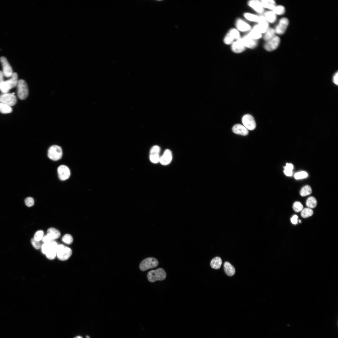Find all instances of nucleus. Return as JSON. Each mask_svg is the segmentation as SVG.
Listing matches in <instances>:
<instances>
[{
    "instance_id": "nucleus-1",
    "label": "nucleus",
    "mask_w": 338,
    "mask_h": 338,
    "mask_svg": "<svg viewBox=\"0 0 338 338\" xmlns=\"http://www.w3.org/2000/svg\"><path fill=\"white\" fill-rule=\"evenodd\" d=\"M147 277L150 282L154 283L157 281L164 280L166 278V274L163 269L159 268L149 272Z\"/></svg>"
},
{
    "instance_id": "nucleus-2",
    "label": "nucleus",
    "mask_w": 338,
    "mask_h": 338,
    "mask_svg": "<svg viewBox=\"0 0 338 338\" xmlns=\"http://www.w3.org/2000/svg\"><path fill=\"white\" fill-rule=\"evenodd\" d=\"M18 75L16 73H13L11 78L4 81L0 88V90L4 93H8L12 88L17 85L18 81Z\"/></svg>"
},
{
    "instance_id": "nucleus-3",
    "label": "nucleus",
    "mask_w": 338,
    "mask_h": 338,
    "mask_svg": "<svg viewBox=\"0 0 338 338\" xmlns=\"http://www.w3.org/2000/svg\"><path fill=\"white\" fill-rule=\"evenodd\" d=\"M72 254V249L63 245H58L56 250V256L58 259L62 261L69 259Z\"/></svg>"
},
{
    "instance_id": "nucleus-4",
    "label": "nucleus",
    "mask_w": 338,
    "mask_h": 338,
    "mask_svg": "<svg viewBox=\"0 0 338 338\" xmlns=\"http://www.w3.org/2000/svg\"><path fill=\"white\" fill-rule=\"evenodd\" d=\"M62 149L59 146H52L48 150V157L52 160L57 161L60 159L62 158Z\"/></svg>"
},
{
    "instance_id": "nucleus-5",
    "label": "nucleus",
    "mask_w": 338,
    "mask_h": 338,
    "mask_svg": "<svg viewBox=\"0 0 338 338\" xmlns=\"http://www.w3.org/2000/svg\"><path fill=\"white\" fill-rule=\"evenodd\" d=\"M159 264L158 260L153 257L148 258L143 260L140 265V269L145 271L148 269L156 267Z\"/></svg>"
},
{
    "instance_id": "nucleus-6",
    "label": "nucleus",
    "mask_w": 338,
    "mask_h": 338,
    "mask_svg": "<svg viewBox=\"0 0 338 338\" xmlns=\"http://www.w3.org/2000/svg\"><path fill=\"white\" fill-rule=\"evenodd\" d=\"M17 86L19 98L23 100L26 99L29 95V90L26 83L24 80H20L18 81Z\"/></svg>"
},
{
    "instance_id": "nucleus-7",
    "label": "nucleus",
    "mask_w": 338,
    "mask_h": 338,
    "mask_svg": "<svg viewBox=\"0 0 338 338\" xmlns=\"http://www.w3.org/2000/svg\"><path fill=\"white\" fill-rule=\"evenodd\" d=\"M17 102V99L15 93H4L0 96V102L10 106L15 105Z\"/></svg>"
},
{
    "instance_id": "nucleus-8",
    "label": "nucleus",
    "mask_w": 338,
    "mask_h": 338,
    "mask_svg": "<svg viewBox=\"0 0 338 338\" xmlns=\"http://www.w3.org/2000/svg\"><path fill=\"white\" fill-rule=\"evenodd\" d=\"M259 24L255 26L253 30L259 33H264L268 29L269 22L264 16L259 17Z\"/></svg>"
},
{
    "instance_id": "nucleus-9",
    "label": "nucleus",
    "mask_w": 338,
    "mask_h": 338,
    "mask_svg": "<svg viewBox=\"0 0 338 338\" xmlns=\"http://www.w3.org/2000/svg\"><path fill=\"white\" fill-rule=\"evenodd\" d=\"M242 122L248 130H253L256 127V123L254 117L249 114L244 115L242 118Z\"/></svg>"
},
{
    "instance_id": "nucleus-10",
    "label": "nucleus",
    "mask_w": 338,
    "mask_h": 338,
    "mask_svg": "<svg viewBox=\"0 0 338 338\" xmlns=\"http://www.w3.org/2000/svg\"><path fill=\"white\" fill-rule=\"evenodd\" d=\"M3 67L4 75L7 78L11 77L13 74L12 67L8 61L4 57L2 56L0 58Z\"/></svg>"
},
{
    "instance_id": "nucleus-11",
    "label": "nucleus",
    "mask_w": 338,
    "mask_h": 338,
    "mask_svg": "<svg viewBox=\"0 0 338 338\" xmlns=\"http://www.w3.org/2000/svg\"><path fill=\"white\" fill-rule=\"evenodd\" d=\"M280 42V38L277 36H275L272 39L267 41L264 45V48L266 50L271 51L276 50L279 46Z\"/></svg>"
},
{
    "instance_id": "nucleus-12",
    "label": "nucleus",
    "mask_w": 338,
    "mask_h": 338,
    "mask_svg": "<svg viewBox=\"0 0 338 338\" xmlns=\"http://www.w3.org/2000/svg\"><path fill=\"white\" fill-rule=\"evenodd\" d=\"M289 24V21L286 18H283L279 21L275 29L276 33L279 35H283L286 32Z\"/></svg>"
},
{
    "instance_id": "nucleus-13",
    "label": "nucleus",
    "mask_w": 338,
    "mask_h": 338,
    "mask_svg": "<svg viewBox=\"0 0 338 338\" xmlns=\"http://www.w3.org/2000/svg\"><path fill=\"white\" fill-rule=\"evenodd\" d=\"M58 176L61 180H65L69 179L71 175L69 168L64 165L60 166L57 169Z\"/></svg>"
},
{
    "instance_id": "nucleus-14",
    "label": "nucleus",
    "mask_w": 338,
    "mask_h": 338,
    "mask_svg": "<svg viewBox=\"0 0 338 338\" xmlns=\"http://www.w3.org/2000/svg\"><path fill=\"white\" fill-rule=\"evenodd\" d=\"M240 34L239 31L236 29L231 30L226 36L224 40V43L227 45L232 44L235 39H239Z\"/></svg>"
},
{
    "instance_id": "nucleus-15",
    "label": "nucleus",
    "mask_w": 338,
    "mask_h": 338,
    "mask_svg": "<svg viewBox=\"0 0 338 338\" xmlns=\"http://www.w3.org/2000/svg\"><path fill=\"white\" fill-rule=\"evenodd\" d=\"M58 245L54 241L50 243L49 249L45 254L46 257L49 259L52 260L56 256V250Z\"/></svg>"
},
{
    "instance_id": "nucleus-16",
    "label": "nucleus",
    "mask_w": 338,
    "mask_h": 338,
    "mask_svg": "<svg viewBox=\"0 0 338 338\" xmlns=\"http://www.w3.org/2000/svg\"><path fill=\"white\" fill-rule=\"evenodd\" d=\"M160 148L158 146H153L150 150V159L152 162L157 163L159 162Z\"/></svg>"
},
{
    "instance_id": "nucleus-17",
    "label": "nucleus",
    "mask_w": 338,
    "mask_h": 338,
    "mask_svg": "<svg viewBox=\"0 0 338 338\" xmlns=\"http://www.w3.org/2000/svg\"><path fill=\"white\" fill-rule=\"evenodd\" d=\"M172 159V154L171 151L169 150H166L163 155L160 157L159 162L163 165H167L171 161Z\"/></svg>"
},
{
    "instance_id": "nucleus-18",
    "label": "nucleus",
    "mask_w": 338,
    "mask_h": 338,
    "mask_svg": "<svg viewBox=\"0 0 338 338\" xmlns=\"http://www.w3.org/2000/svg\"><path fill=\"white\" fill-rule=\"evenodd\" d=\"M232 131L235 133L244 136L247 135L249 133L248 130L245 126L239 124L233 126Z\"/></svg>"
},
{
    "instance_id": "nucleus-19",
    "label": "nucleus",
    "mask_w": 338,
    "mask_h": 338,
    "mask_svg": "<svg viewBox=\"0 0 338 338\" xmlns=\"http://www.w3.org/2000/svg\"><path fill=\"white\" fill-rule=\"evenodd\" d=\"M245 49V46L243 44L241 39H239L237 41L232 43L231 49L232 50L236 53H240L243 52Z\"/></svg>"
},
{
    "instance_id": "nucleus-20",
    "label": "nucleus",
    "mask_w": 338,
    "mask_h": 338,
    "mask_svg": "<svg viewBox=\"0 0 338 338\" xmlns=\"http://www.w3.org/2000/svg\"><path fill=\"white\" fill-rule=\"evenodd\" d=\"M248 5L250 7L258 13H261L263 12V7L261 2L259 1H257V0L251 1L249 2Z\"/></svg>"
},
{
    "instance_id": "nucleus-21",
    "label": "nucleus",
    "mask_w": 338,
    "mask_h": 338,
    "mask_svg": "<svg viewBox=\"0 0 338 338\" xmlns=\"http://www.w3.org/2000/svg\"><path fill=\"white\" fill-rule=\"evenodd\" d=\"M241 39L245 47L253 48L255 47L257 45L256 41L249 37L247 35L245 36Z\"/></svg>"
},
{
    "instance_id": "nucleus-22",
    "label": "nucleus",
    "mask_w": 338,
    "mask_h": 338,
    "mask_svg": "<svg viewBox=\"0 0 338 338\" xmlns=\"http://www.w3.org/2000/svg\"><path fill=\"white\" fill-rule=\"evenodd\" d=\"M224 268L226 274L229 276H232L235 274L234 267L229 262H226L224 264Z\"/></svg>"
},
{
    "instance_id": "nucleus-23",
    "label": "nucleus",
    "mask_w": 338,
    "mask_h": 338,
    "mask_svg": "<svg viewBox=\"0 0 338 338\" xmlns=\"http://www.w3.org/2000/svg\"><path fill=\"white\" fill-rule=\"evenodd\" d=\"M237 29L240 31L244 32L249 30L250 27L247 23L241 20H238L236 23Z\"/></svg>"
},
{
    "instance_id": "nucleus-24",
    "label": "nucleus",
    "mask_w": 338,
    "mask_h": 338,
    "mask_svg": "<svg viewBox=\"0 0 338 338\" xmlns=\"http://www.w3.org/2000/svg\"><path fill=\"white\" fill-rule=\"evenodd\" d=\"M261 3L263 7L273 11L276 7V2L273 0H262Z\"/></svg>"
},
{
    "instance_id": "nucleus-25",
    "label": "nucleus",
    "mask_w": 338,
    "mask_h": 338,
    "mask_svg": "<svg viewBox=\"0 0 338 338\" xmlns=\"http://www.w3.org/2000/svg\"><path fill=\"white\" fill-rule=\"evenodd\" d=\"M47 235L55 240L59 238L60 236V232L54 228H50L47 231Z\"/></svg>"
},
{
    "instance_id": "nucleus-26",
    "label": "nucleus",
    "mask_w": 338,
    "mask_h": 338,
    "mask_svg": "<svg viewBox=\"0 0 338 338\" xmlns=\"http://www.w3.org/2000/svg\"><path fill=\"white\" fill-rule=\"evenodd\" d=\"M264 17L268 22L271 23L275 22L277 18L276 14L273 11H268L266 12L265 13Z\"/></svg>"
},
{
    "instance_id": "nucleus-27",
    "label": "nucleus",
    "mask_w": 338,
    "mask_h": 338,
    "mask_svg": "<svg viewBox=\"0 0 338 338\" xmlns=\"http://www.w3.org/2000/svg\"><path fill=\"white\" fill-rule=\"evenodd\" d=\"M222 264V260L221 258L219 257H217L212 260L211 265L212 268L218 269L220 268Z\"/></svg>"
},
{
    "instance_id": "nucleus-28",
    "label": "nucleus",
    "mask_w": 338,
    "mask_h": 338,
    "mask_svg": "<svg viewBox=\"0 0 338 338\" xmlns=\"http://www.w3.org/2000/svg\"><path fill=\"white\" fill-rule=\"evenodd\" d=\"M265 33L264 39L266 41H268L274 37L276 33L275 30L272 28L268 29Z\"/></svg>"
},
{
    "instance_id": "nucleus-29",
    "label": "nucleus",
    "mask_w": 338,
    "mask_h": 338,
    "mask_svg": "<svg viewBox=\"0 0 338 338\" xmlns=\"http://www.w3.org/2000/svg\"><path fill=\"white\" fill-rule=\"evenodd\" d=\"M317 202L316 199L313 197L309 198L307 200L306 205L308 208H314L316 207Z\"/></svg>"
},
{
    "instance_id": "nucleus-30",
    "label": "nucleus",
    "mask_w": 338,
    "mask_h": 338,
    "mask_svg": "<svg viewBox=\"0 0 338 338\" xmlns=\"http://www.w3.org/2000/svg\"><path fill=\"white\" fill-rule=\"evenodd\" d=\"M12 109L11 107L6 104L0 103V112L3 114L11 113Z\"/></svg>"
},
{
    "instance_id": "nucleus-31",
    "label": "nucleus",
    "mask_w": 338,
    "mask_h": 338,
    "mask_svg": "<svg viewBox=\"0 0 338 338\" xmlns=\"http://www.w3.org/2000/svg\"><path fill=\"white\" fill-rule=\"evenodd\" d=\"M312 193V189L311 187L309 185H306L302 188L300 194L302 196L304 197L310 195Z\"/></svg>"
},
{
    "instance_id": "nucleus-32",
    "label": "nucleus",
    "mask_w": 338,
    "mask_h": 338,
    "mask_svg": "<svg viewBox=\"0 0 338 338\" xmlns=\"http://www.w3.org/2000/svg\"><path fill=\"white\" fill-rule=\"evenodd\" d=\"M313 214L312 210L309 208H305L303 209L301 213V216L302 217L306 218L312 216Z\"/></svg>"
},
{
    "instance_id": "nucleus-33",
    "label": "nucleus",
    "mask_w": 338,
    "mask_h": 338,
    "mask_svg": "<svg viewBox=\"0 0 338 338\" xmlns=\"http://www.w3.org/2000/svg\"><path fill=\"white\" fill-rule=\"evenodd\" d=\"M273 12L276 15H281L285 13V9L283 6H279L276 7L273 10Z\"/></svg>"
},
{
    "instance_id": "nucleus-34",
    "label": "nucleus",
    "mask_w": 338,
    "mask_h": 338,
    "mask_svg": "<svg viewBox=\"0 0 338 338\" xmlns=\"http://www.w3.org/2000/svg\"><path fill=\"white\" fill-rule=\"evenodd\" d=\"M62 241L66 244L70 245L73 242V238L71 235L67 234L62 237Z\"/></svg>"
},
{
    "instance_id": "nucleus-35",
    "label": "nucleus",
    "mask_w": 338,
    "mask_h": 338,
    "mask_svg": "<svg viewBox=\"0 0 338 338\" xmlns=\"http://www.w3.org/2000/svg\"><path fill=\"white\" fill-rule=\"evenodd\" d=\"M247 36L251 39L255 40L259 39L261 37V34L258 32L252 30Z\"/></svg>"
},
{
    "instance_id": "nucleus-36",
    "label": "nucleus",
    "mask_w": 338,
    "mask_h": 338,
    "mask_svg": "<svg viewBox=\"0 0 338 338\" xmlns=\"http://www.w3.org/2000/svg\"><path fill=\"white\" fill-rule=\"evenodd\" d=\"M244 16L247 19L252 21L258 22L259 20V17L251 14L246 13Z\"/></svg>"
},
{
    "instance_id": "nucleus-37",
    "label": "nucleus",
    "mask_w": 338,
    "mask_h": 338,
    "mask_svg": "<svg viewBox=\"0 0 338 338\" xmlns=\"http://www.w3.org/2000/svg\"><path fill=\"white\" fill-rule=\"evenodd\" d=\"M293 208L295 212H299L303 209V207L300 202H296L293 204Z\"/></svg>"
},
{
    "instance_id": "nucleus-38",
    "label": "nucleus",
    "mask_w": 338,
    "mask_h": 338,
    "mask_svg": "<svg viewBox=\"0 0 338 338\" xmlns=\"http://www.w3.org/2000/svg\"><path fill=\"white\" fill-rule=\"evenodd\" d=\"M308 176L307 173L304 171L299 172L296 173L294 176L296 179H299L307 178Z\"/></svg>"
},
{
    "instance_id": "nucleus-39",
    "label": "nucleus",
    "mask_w": 338,
    "mask_h": 338,
    "mask_svg": "<svg viewBox=\"0 0 338 338\" xmlns=\"http://www.w3.org/2000/svg\"><path fill=\"white\" fill-rule=\"evenodd\" d=\"M44 235V232L42 231H39L36 232L34 236V239L36 240L40 241L41 240Z\"/></svg>"
},
{
    "instance_id": "nucleus-40",
    "label": "nucleus",
    "mask_w": 338,
    "mask_h": 338,
    "mask_svg": "<svg viewBox=\"0 0 338 338\" xmlns=\"http://www.w3.org/2000/svg\"><path fill=\"white\" fill-rule=\"evenodd\" d=\"M25 204L28 207H30L33 206L34 204V199L31 197L27 198L25 200Z\"/></svg>"
},
{
    "instance_id": "nucleus-41",
    "label": "nucleus",
    "mask_w": 338,
    "mask_h": 338,
    "mask_svg": "<svg viewBox=\"0 0 338 338\" xmlns=\"http://www.w3.org/2000/svg\"><path fill=\"white\" fill-rule=\"evenodd\" d=\"M31 241L32 245L36 249L38 250L41 247V246L40 241L36 240L33 238L31 240Z\"/></svg>"
},
{
    "instance_id": "nucleus-42",
    "label": "nucleus",
    "mask_w": 338,
    "mask_h": 338,
    "mask_svg": "<svg viewBox=\"0 0 338 338\" xmlns=\"http://www.w3.org/2000/svg\"><path fill=\"white\" fill-rule=\"evenodd\" d=\"M54 240L47 235L43 237L42 239V241L44 243H50L54 241Z\"/></svg>"
},
{
    "instance_id": "nucleus-43",
    "label": "nucleus",
    "mask_w": 338,
    "mask_h": 338,
    "mask_svg": "<svg viewBox=\"0 0 338 338\" xmlns=\"http://www.w3.org/2000/svg\"><path fill=\"white\" fill-rule=\"evenodd\" d=\"M333 83L336 85H338V73L337 72L333 75L332 77Z\"/></svg>"
},
{
    "instance_id": "nucleus-44",
    "label": "nucleus",
    "mask_w": 338,
    "mask_h": 338,
    "mask_svg": "<svg viewBox=\"0 0 338 338\" xmlns=\"http://www.w3.org/2000/svg\"><path fill=\"white\" fill-rule=\"evenodd\" d=\"M298 217L296 215H295L291 218V222L293 224H297L298 223Z\"/></svg>"
},
{
    "instance_id": "nucleus-45",
    "label": "nucleus",
    "mask_w": 338,
    "mask_h": 338,
    "mask_svg": "<svg viewBox=\"0 0 338 338\" xmlns=\"http://www.w3.org/2000/svg\"><path fill=\"white\" fill-rule=\"evenodd\" d=\"M4 74L2 71H0V88L4 82Z\"/></svg>"
},
{
    "instance_id": "nucleus-46",
    "label": "nucleus",
    "mask_w": 338,
    "mask_h": 338,
    "mask_svg": "<svg viewBox=\"0 0 338 338\" xmlns=\"http://www.w3.org/2000/svg\"><path fill=\"white\" fill-rule=\"evenodd\" d=\"M284 169L285 170H293V166L291 164H287Z\"/></svg>"
},
{
    "instance_id": "nucleus-47",
    "label": "nucleus",
    "mask_w": 338,
    "mask_h": 338,
    "mask_svg": "<svg viewBox=\"0 0 338 338\" xmlns=\"http://www.w3.org/2000/svg\"><path fill=\"white\" fill-rule=\"evenodd\" d=\"M284 172L285 174L287 176H291L293 175V170H285Z\"/></svg>"
},
{
    "instance_id": "nucleus-48",
    "label": "nucleus",
    "mask_w": 338,
    "mask_h": 338,
    "mask_svg": "<svg viewBox=\"0 0 338 338\" xmlns=\"http://www.w3.org/2000/svg\"><path fill=\"white\" fill-rule=\"evenodd\" d=\"M74 338H83L81 336H77L75 337Z\"/></svg>"
},
{
    "instance_id": "nucleus-49",
    "label": "nucleus",
    "mask_w": 338,
    "mask_h": 338,
    "mask_svg": "<svg viewBox=\"0 0 338 338\" xmlns=\"http://www.w3.org/2000/svg\"><path fill=\"white\" fill-rule=\"evenodd\" d=\"M86 337L87 338H90V336H86Z\"/></svg>"
},
{
    "instance_id": "nucleus-50",
    "label": "nucleus",
    "mask_w": 338,
    "mask_h": 338,
    "mask_svg": "<svg viewBox=\"0 0 338 338\" xmlns=\"http://www.w3.org/2000/svg\"><path fill=\"white\" fill-rule=\"evenodd\" d=\"M299 222L300 223H301V220H299Z\"/></svg>"
}]
</instances>
